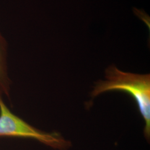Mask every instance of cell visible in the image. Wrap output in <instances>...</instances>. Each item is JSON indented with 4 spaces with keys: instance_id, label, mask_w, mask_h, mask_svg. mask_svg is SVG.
I'll use <instances>...</instances> for the list:
<instances>
[{
    "instance_id": "1",
    "label": "cell",
    "mask_w": 150,
    "mask_h": 150,
    "mask_svg": "<svg viewBox=\"0 0 150 150\" xmlns=\"http://www.w3.org/2000/svg\"><path fill=\"white\" fill-rule=\"evenodd\" d=\"M105 81L98 82L92 92L96 96L103 92L122 91L134 97L145 122L144 135L150 140V76L149 74L139 75L121 71L114 65L106 70Z\"/></svg>"
},
{
    "instance_id": "2",
    "label": "cell",
    "mask_w": 150,
    "mask_h": 150,
    "mask_svg": "<svg viewBox=\"0 0 150 150\" xmlns=\"http://www.w3.org/2000/svg\"><path fill=\"white\" fill-rule=\"evenodd\" d=\"M0 137L33 139L59 150L69 149L71 144L56 133H47L36 129L12 112L0 94Z\"/></svg>"
},
{
    "instance_id": "4",
    "label": "cell",
    "mask_w": 150,
    "mask_h": 150,
    "mask_svg": "<svg viewBox=\"0 0 150 150\" xmlns=\"http://www.w3.org/2000/svg\"><path fill=\"white\" fill-rule=\"evenodd\" d=\"M133 11L134 14L142 20L149 27L150 30V17L145 12L144 10H138L136 8H134Z\"/></svg>"
},
{
    "instance_id": "3",
    "label": "cell",
    "mask_w": 150,
    "mask_h": 150,
    "mask_svg": "<svg viewBox=\"0 0 150 150\" xmlns=\"http://www.w3.org/2000/svg\"><path fill=\"white\" fill-rule=\"evenodd\" d=\"M7 54V44L5 38L0 33V94L9 97L11 80L8 74Z\"/></svg>"
}]
</instances>
